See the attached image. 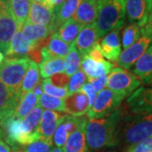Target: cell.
I'll use <instances>...</instances> for the list:
<instances>
[{"mask_svg": "<svg viewBox=\"0 0 152 152\" xmlns=\"http://www.w3.org/2000/svg\"><path fill=\"white\" fill-rule=\"evenodd\" d=\"M124 114V111L118 108L107 117L89 121L86 127L88 149L96 151L118 145V125Z\"/></svg>", "mask_w": 152, "mask_h": 152, "instance_id": "obj_1", "label": "cell"}, {"mask_svg": "<svg viewBox=\"0 0 152 152\" xmlns=\"http://www.w3.org/2000/svg\"><path fill=\"white\" fill-rule=\"evenodd\" d=\"M152 136V114H124L118 125V140L129 147Z\"/></svg>", "mask_w": 152, "mask_h": 152, "instance_id": "obj_2", "label": "cell"}, {"mask_svg": "<svg viewBox=\"0 0 152 152\" xmlns=\"http://www.w3.org/2000/svg\"><path fill=\"white\" fill-rule=\"evenodd\" d=\"M125 16V0L98 1V13L95 24L99 37H103L114 30H120L124 25Z\"/></svg>", "mask_w": 152, "mask_h": 152, "instance_id": "obj_3", "label": "cell"}, {"mask_svg": "<svg viewBox=\"0 0 152 152\" xmlns=\"http://www.w3.org/2000/svg\"><path fill=\"white\" fill-rule=\"evenodd\" d=\"M27 58H4L0 65V80L16 96L21 97V85L27 70Z\"/></svg>", "mask_w": 152, "mask_h": 152, "instance_id": "obj_4", "label": "cell"}, {"mask_svg": "<svg viewBox=\"0 0 152 152\" xmlns=\"http://www.w3.org/2000/svg\"><path fill=\"white\" fill-rule=\"evenodd\" d=\"M141 80L123 68H113L107 76V86L109 90L127 97L141 85Z\"/></svg>", "mask_w": 152, "mask_h": 152, "instance_id": "obj_5", "label": "cell"}, {"mask_svg": "<svg viewBox=\"0 0 152 152\" xmlns=\"http://www.w3.org/2000/svg\"><path fill=\"white\" fill-rule=\"evenodd\" d=\"M124 96L109 89H103L96 97L91 107L87 113L89 119H98L107 117L119 108Z\"/></svg>", "mask_w": 152, "mask_h": 152, "instance_id": "obj_6", "label": "cell"}, {"mask_svg": "<svg viewBox=\"0 0 152 152\" xmlns=\"http://www.w3.org/2000/svg\"><path fill=\"white\" fill-rule=\"evenodd\" d=\"M151 0H125V13L129 23L144 27L151 15Z\"/></svg>", "mask_w": 152, "mask_h": 152, "instance_id": "obj_7", "label": "cell"}, {"mask_svg": "<svg viewBox=\"0 0 152 152\" xmlns=\"http://www.w3.org/2000/svg\"><path fill=\"white\" fill-rule=\"evenodd\" d=\"M151 42L152 41L150 38L142 36L135 43L121 52V54L117 60V64L121 68L128 70L135 64L137 60L143 55Z\"/></svg>", "mask_w": 152, "mask_h": 152, "instance_id": "obj_8", "label": "cell"}, {"mask_svg": "<svg viewBox=\"0 0 152 152\" xmlns=\"http://www.w3.org/2000/svg\"><path fill=\"white\" fill-rule=\"evenodd\" d=\"M127 105L133 113L152 114V86L137 89L127 99Z\"/></svg>", "mask_w": 152, "mask_h": 152, "instance_id": "obj_9", "label": "cell"}, {"mask_svg": "<svg viewBox=\"0 0 152 152\" xmlns=\"http://www.w3.org/2000/svg\"><path fill=\"white\" fill-rule=\"evenodd\" d=\"M7 2V1H6ZM19 29L11 14L8 4L0 14V51L5 53L10 47L11 39Z\"/></svg>", "mask_w": 152, "mask_h": 152, "instance_id": "obj_10", "label": "cell"}, {"mask_svg": "<svg viewBox=\"0 0 152 152\" xmlns=\"http://www.w3.org/2000/svg\"><path fill=\"white\" fill-rule=\"evenodd\" d=\"M2 124L5 130L7 142L13 146L16 144L21 145H27L35 140H37L36 138L28 135L23 131L21 127V119L20 118H10L3 122Z\"/></svg>", "mask_w": 152, "mask_h": 152, "instance_id": "obj_11", "label": "cell"}, {"mask_svg": "<svg viewBox=\"0 0 152 152\" xmlns=\"http://www.w3.org/2000/svg\"><path fill=\"white\" fill-rule=\"evenodd\" d=\"M64 116L65 114L64 115L54 111L45 110L42 113V116L38 128L40 139L53 142V136L60 123L64 119Z\"/></svg>", "mask_w": 152, "mask_h": 152, "instance_id": "obj_12", "label": "cell"}, {"mask_svg": "<svg viewBox=\"0 0 152 152\" xmlns=\"http://www.w3.org/2000/svg\"><path fill=\"white\" fill-rule=\"evenodd\" d=\"M20 100V96L12 92L0 80V124L13 117Z\"/></svg>", "mask_w": 152, "mask_h": 152, "instance_id": "obj_13", "label": "cell"}, {"mask_svg": "<svg viewBox=\"0 0 152 152\" xmlns=\"http://www.w3.org/2000/svg\"><path fill=\"white\" fill-rule=\"evenodd\" d=\"M120 30H114L105 35L99 42L100 51L106 58L110 61H117L121 54Z\"/></svg>", "mask_w": 152, "mask_h": 152, "instance_id": "obj_14", "label": "cell"}, {"mask_svg": "<svg viewBox=\"0 0 152 152\" xmlns=\"http://www.w3.org/2000/svg\"><path fill=\"white\" fill-rule=\"evenodd\" d=\"M99 38L100 37L98 36L97 29L95 23L85 26L82 28L75 42L76 49L78 50L80 56L84 57L87 55L93 46L97 42Z\"/></svg>", "mask_w": 152, "mask_h": 152, "instance_id": "obj_15", "label": "cell"}, {"mask_svg": "<svg viewBox=\"0 0 152 152\" xmlns=\"http://www.w3.org/2000/svg\"><path fill=\"white\" fill-rule=\"evenodd\" d=\"M90 109L86 94L80 91L64 98V113L73 117H82Z\"/></svg>", "mask_w": 152, "mask_h": 152, "instance_id": "obj_16", "label": "cell"}, {"mask_svg": "<svg viewBox=\"0 0 152 152\" xmlns=\"http://www.w3.org/2000/svg\"><path fill=\"white\" fill-rule=\"evenodd\" d=\"M97 13L98 0H81L72 19L85 26L96 22Z\"/></svg>", "mask_w": 152, "mask_h": 152, "instance_id": "obj_17", "label": "cell"}, {"mask_svg": "<svg viewBox=\"0 0 152 152\" xmlns=\"http://www.w3.org/2000/svg\"><path fill=\"white\" fill-rule=\"evenodd\" d=\"M88 123V118L69 136L64 146V152H88V147L86 140V127Z\"/></svg>", "mask_w": 152, "mask_h": 152, "instance_id": "obj_18", "label": "cell"}, {"mask_svg": "<svg viewBox=\"0 0 152 152\" xmlns=\"http://www.w3.org/2000/svg\"><path fill=\"white\" fill-rule=\"evenodd\" d=\"M37 46V44L31 43L30 42L26 41L23 37L20 29H18L11 39L10 47L4 54L8 58H17L18 57L27 56L29 53Z\"/></svg>", "mask_w": 152, "mask_h": 152, "instance_id": "obj_19", "label": "cell"}, {"mask_svg": "<svg viewBox=\"0 0 152 152\" xmlns=\"http://www.w3.org/2000/svg\"><path fill=\"white\" fill-rule=\"evenodd\" d=\"M54 18V11L48 9L43 4L30 1V11L28 15V21L44 26H50Z\"/></svg>", "mask_w": 152, "mask_h": 152, "instance_id": "obj_20", "label": "cell"}, {"mask_svg": "<svg viewBox=\"0 0 152 152\" xmlns=\"http://www.w3.org/2000/svg\"><path fill=\"white\" fill-rule=\"evenodd\" d=\"M81 0H65L60 9L54 13V18L49 27L53 34L55 33L59 27L66 21L72 19L77 10Z\"/></svg>", "mask_w": 152, "mask_h": 152, "instance_id": "obj_21", "label": "cell"}, {"mask_svg": "<svg viewBox=\"0 0 152 152\" xmlns=\"http://www.w3.org/2000/svg\"><path fill=\"white\" fill-rule=\"evenodd\" d=\"M81 67L82 71L86 74L88 79H90L107 75L113 69L114 65L113 64L107 60L102 62H96L87 56H84L82 57Z\"/></svg>", "mask_w": 152, "mask_h": 152, "instance_id": "obj_22", "label": "cell"}, {"mask_svg": "<svg viewBox=\"0 0 152 152\" xmlns=\"http://www.w3.org/2000/svg\"><path fill=\"white\" fill-rule=\"evenodd\" d=\"M23 37L31 43L39 44L43 40L47 39L53 35L51 28L40 25L32 24L31 22H26L20 28Z\"/></svg>", "mask_w": 152, "mask_h": 152, "instance_id": "obj_23", "label": "cell"}, {"mask_svg": "<svg viewBox=\"0 0 152 152\" xmlns=\"http://www.w3.org/2000/svg\"><path fill=\"white\" fill-rule=\"evenodd\" d=\"M133 74L145 84L152 83V44L137 60L133 69Z\"/></svg>", "mask_w": 152, "mask_h": 152, "instance_id": "obj_24", "label": "cell"}, {"mask_svg": "<svg viewBox=\"0 0 152 152\" xmlns=\"http://www.w3.org/2000/svg\"><path fill=\"white\" fill-rule=\"evenodd\" d=\"M70 50V46L62 41L55 33H53L49 40L47 47L42 48V55L43 60L51 58H64Z\"/></svg>", "mask_w": 152, "mask_h": 152, "instance_id": "obj_25", "label": "cell"}, {"mask_svg": "<svg viewBox=\"0 0 152 152\" xmlns=\"http://www.w3.org/2000/svg\"><path fill=\"white\" fill-rule=\"evenodd\" d=\"M43 109L37 104L29 113L21 119V127L23 131L28 134L36 138L37 140L40 139V134L38 133V128L42 116Z\"/></svg>", "mask_w": 152, "mask_h": 152, "instance_id": "obj_26", "label": "cell"}, {"mask_svg": "<svg viewBox=\"0 0 152 152\" xmlns=\"http://www.w3.org/2000/svg\"><path fill=\"white\" fill-rule=\"evenodd\" d=\"M14 19L15 20L18 27L27 21L30 11V0H6Z\"/></svg>", "mask_w": 152, "mask_h": 152, "instance_id": "obj_27", "label": "cell"}, {"mask_svg": "<svg viewBox=\"0 0 152 152\" xmlns=\"http://www.w3.org/2000/svg\"><path fill=\"white\" fill-rule=\"evenodd\" d=\"M83 27L84 26H82L81 24L75 21L73 19H70L64 24H63L55 34L62 41L70 46L71 44L75 42L76 38Z\"/></svg>", "mask_w": 152, "mask_h": 152, "instance_id": "obj_28", "label": "cell"}, {"mask_svg": "<svg viewBox=\"0 0 152 152\" xmlns=\"http://www.w3.org/2000/svg\"><path fill=\"white\" fill-rule=\"evenodd\" d=\"M39 102V97L33 91H29L21 96L20 102L12 118L22 119L32 110Z\"/></svg>", "mask_w": 152, "mask_h": 152, "instance_id": "obj_29", "label": "cell"}, {"mask_svg": "<svg viewBox=\"0 0 152 152\" xmlns=\"http://www.w3.org/2000/svg\"><path fill=\"white\" fill-rule=\"evenodd\" d=\"M40 81V71L37 64L31 61L26 75L24 76L21 85V96L25 95L29 91H32L35 86Z\"/></svg>", "mask_w": 152, "mask_h": 152, "instance_id": "obj_30", "label": "cell"}, {"mask_svg": "<svg viewBox=\"0 0 152 152\" xmlns=\"http://www.w3.org/2000/svg\"><path fill=\"white\" fill-rule=\"evenodd\" d=\"M38 67L41 76L48 79L64 70V60L61 58H51L43 60Z\"/></svg>", "mask_w": 152, "mask_h": 152, "instance_id": "obj_31", "label": "cell"}, {"mask_svg": "<svg viewBox=\"0 0 152 152\" xmlns=\"http://www.w3.org/2000/svg\"><path fill=\"white\" fill-rule=\"evenodd\" d=\"M80 64H81V56L79 53L78 50L76 49L75 43L74 42L70 45V50L64 60L65 74H67L69 77L75 75L76 72L80 70Z\"/></svg>", "mask_w": 152, "mask_h": 152, "instance_id": "obj_32", "label": "cell"}, {"mask_svg": "<svg viewBox=\"0 0 152 152\" xmlns=\"http://www.w3.org/2000/svg\"><path fill=\"white\" fill-rule=\"evenodd\" d=\"M141 27L136 23H129L126 26L122 34V45L124 49L134 44L140 38Z\"/></svg>", "mask_w": 152, "mask_h": 152, "instance_id": "obj_33", "label": "cell"}, {"mask_svg": "<svg viewBox=\"0 0 152 152\" xmlns=\"http://www.w3.org/2000/svg\"><path fill=\"white\" fill-rule=\"evenodd\" d=\"M38 104L45 109L50 111L64 112V99L51 96L46 93H42L39 97Z\"/></svg>", "mask_w": 152, "mask_h": 152, "instance_id": "obj_34", "label": "cell"}, {"mask_svg": "<svg viewBox=\"0 0 152 152\" xmlns=\"http://www.w3.org/2000/svg\"><path fill=\"white\" fill-rule=\"evenodd\" d=\"M86 75L83 71L79 70L78 72H76L75 75H72L69 80V83L67 88L69 91V95L80 91L81 90L82 86L86 84Z\"/></svg>", "mask_w": 152, "mask_h": 152, "instance_id": "obj_35", "label": "cell"}, {"mask_svg": "<svg viewBox=\"0 0 152 152\" xmlns=\"http://www.w3.org/2000/svg\"><path fill=\"white\" fill-rule=\"evenodd\" d=\"M42 89L44 93L48 94L51 96L64 99L69 96V91L67 88H59L55 86L48 80V79H45L42 81Z\"/></svg>", "mask_w": 152, "mask_h": 152, "instance_id": "obj_36", "label": "cell"}, {"mask_svg": "<svg viewBox=\"0 0 152 152\" xmlns=\"http://www.w3.org/2000/svg\"><path fill=\"white\" fill-rule=\"evenodd\" d=\"M53 149V142L39 139L27 145L25 148V152H50Z\"/></svg>", "mask_w": 152, "mask_h": 152, "instance_id": "obj_37", "label": "cell"}, {"mask_svg": "<svg viewBox=\"0 0 152 152\" xmlns=\"http://www.w3.org/2000/svg\"><path fill=\"white\" fill-rule=\"evenodd\" d=\"M69 136V134L68 133L65 126L62 121L60 123V124L58 125V127L57 128L53 136V143L57 147L62 148L63 146H64Z\"/></svg>", "mask_w": 152, "mask_h": 152, "instance_id": "obj_38", "label": "cell"}, {"mask_svg": "<svg viewBox=\"0 0 152 152\" xmlns=\"http://www.w3.org/2000/svg\"><path fill=\"white\" fill-rule=\"evenodd\" d=\"M69 80H70V77L67 74L63 73V72L56 74L48 78V80L52 85L57 87H59V88H68Z\"/></svg>", "mask_w": 152, "mask_h": 152, "instance_id": "obj_39", "label": "cell"}, {"mask_svg": "<svg viewBox=\"0 0 152 152\" xmlns=\"http://www.w3.org/2000/svg\"><path fill=\"white\" fill-rule=\"evenodd\" d=\"M125 152H152V136L136 145H131Z\"/></svg>", "mask_w": 152, "mask_h": 152, "instance_id": "obj_40", "label": "cell"}, {"mask_svg": "<svg viewBox=\"0 0 152 152\" xmlns=\"http://www.w3.org/2000/svg\"><path fill=\"white\" fill-rule=\"evenodd\" d=\"M89 83L92 86L96 92L100 93L107 86V75H103L98 78H90L88 79Z\"/></svg>", "mask_w": 152, "mask_h": 152, "instance_id": "obj_41", "label": "cell"}, {"mask_svg": "<svg viewBox=\"0 0 152 152\" xmlns=\"http://www.w3.org/2000/svg\"><path fill=\"white\" fill-rule=\"evenodd\" d=\"M81 91L86 94V96H87V99H88V102H89V107L90 108L91 107V106L94 103V101L96 99V91L94 90V88L92 87V86L90 84V83H86L83 86H82Z\"/></svg>", "mask_w": 152, "mask_h": 152, "instance_id": "obj_42", "label": "cell"}, {"mask_svg": "<svg viewBox=\"0 0 152 152\" xmlns=\"http://www.w3.org/2000/svg\"><path fill=\"white\" fill-rule=\"evenodd\" d=\"M86 56H87L88 58H90L91 59L96 61V62H102V61L105 60L102 54V53H101V51H100L99 42H97L93 46L92 48L89 51V53Z\"/></svg>", "mask_w": 152, "mask_h": 152, "instance_id": "obj_43", "label": "cell"}, {"mask_svg": "<svg viewBox=\"0 0 152 152\" xmlns=\"http://www.w3.org/2000/svg\"><path fill=\"white\" fill-rule=\"evenodd\" d=\"M28 56L31 58L30 60L35 62L36 64L37 63L41 64L43 61V58H42V48H40L38 45L29 53Z\"/></svg>", "mask_w": 152, "mask_h": 152, "instance_id": "obj_44", "label": "cell"}, {"mask_svg": "<svg viewBox=\"0 0 152 152\" xmlns=\"http://www.w3.org/2000/svg\"><path fill=\"white\" fill-rule=\"evenodd\" d=\"M141 35L152 41V19H149L145 26L141 28Z\"/></svg>", "mask_w": 152, "mask_h": 152, "instance_id": "obj_45", "label": "cell"}, {"mask_svg": "<svg viewBox=\"0 0 152 152\" xmlns=\"http://www.w3.org/2000/svg\"><path fill=\"white\" fill-rule=\"evenodd\" d=\"M64 1L65 0H48L50 4L53 6V8L54 9V13L59 10L60 7L64 3Z\"/></svg>", "mask_w": 152, "mask_h": 152, "instance_id": "obj_46", "label": "cell"}, {"mask_svg": "<svg viewBox=\"0 0 152 152\" xmlns=\"http://www.w3.org/2000/svg\"><path fill=\"white\" fill-rule=\"evenodd\" d=\"M42 91H43V89H42V81H40L38 82L37 85L35 86V88H34V90H33L32 91L34 92V94L37 96H38V97H40L41 96V95L42 94Z\"/></svg>", "mask_w": 152, "mask_h": 152, "instance_id": "obj_47", "label": "cell"}, {"mask_svg": "<svg viewBox=\"0 0 152 152\" xmlns=\"http://www.w3.org/2000/svg\"><path fill=\"white\" fill-rule=\"evenodd\" d=\"M11 149L8 144L0 140V152H10Z\"/></svg>", "mask_w": 152, "mask_h": 152, "instance_id": "obj_48", "label": "cell"}, {"mask_svg": "<svg viewBox=\"0 0 152 152\" xmlns=\"http://www.w3.org/2000/svg\"><path fill=\"white\" fill-rule=\"evenodd\" d=\"M30 1H33V2H36L38 4H43L46 7H48V9L52 10L54 11V9L53 8V6L50 4V3L48 2V0H30Z\"/></svg>", "mask_w": 152, "mask_h": 152, "instance_id": "obj_49", "label": "cell"}, {"mask_svg": "<svg viewBox=\"0 0 152 152\" xmlns=\"http://www.w3.org/2000/svg\"><path fill=\"white\" fill-rule=\"evenodd\" d=\"M6 4H7L6 0H0V14L3 10V9L4 8V6L6 5Z\"/></svg>", "mask_w": 152, "mask_h": 152, "instance_id": "obj_50", "label": "cell"}, {"mask_svg": "<svg viewBox=\"0 0 152 152\" xmlns=\"http://www.w3.org/2000/svg\"><path fill=\"white\" fill-rule=\"evenodd\" d=\"M50 152H64L63 149L62 148H58V147H55V148H53L52 151Z\"/></svg>", "mask_w": 152, "mask_h": 152, "instance_id": "obj_51", "label": "cell"}, {"mask_svg": "<svg viewBox=\"0 0 152 152\" xmlns=\"http://www.w3.org/2000/svg\"><path fill=\"white\" fill-rule=\"evenodd\" d=\"M4 54L3 53L0 52V65H1V64L4 62Z\"/></svg>", "mask_w": 152, "mask_h": 152, "instance_id": "obj_52", "label": "cell"}, {"mask_svg": "<svg viewBox=\"0 0 152 152\" xmlns=\"http://www.w3.org/2000/svg\"><path fill=\"white\" fill-rule=\"evenodd\" d=\"M149 19H152V9H151V15H150V17H149Z\"/></svg>", "mask_w": 152, "mask_h": 152, "instance_id": "obj_53", "label": "cell"}, {"mask_svg": "<svg viewBox=\"0 0 152 152\" xmlns=\"http://www.w3.org/2000/svg\"><path fill=\"white\" fill-rule=\"evenodd\" d=\"M14 152H25L24 151H20V150H18V151H15Z\"/></svg>", "mask_w": 152, "mask_h": 152, "instance_id": "obj_54", "label": "cell"}, {"mask_svg": "<svg viewBox=\"0 0 152 152\" xmlns=\"http://www.w3.org/2000/svg\"><path fill=\"white\" fill-rule=\"evenodd\" d=\"M1 137H2V132L0 130V140H1Z\"/></svg>", "mask_w": 152, "mask_h": 152, "instance_id": "obj_55", "label": "cell"}, {"mask_svg": "<svg viewBox=\"0 0 152 152\" xmlns=\"http://www.w3.org/2000/svg\"><path fill=\"white\" fill-rule=\"evenodd\" d=\"M98 1H102V0H98Z\"/></svg>", "mask_w": 152, "mask_h": 152, "instance_id": "obj_56", "label": "cell"}, {"mask_svg": "<svg viewBox=\"0 0 152 152\" xmlns=\"http://www.w3.org/2000/svg\"><path fill=\"white\" fill-rule=\"evenodd\" d=\"M151 1H152V0H151Z\"/></svg>", "mask_w": 152, "mask_h": 152, "instance_id": "obj_57", "label": "cell"}]
</instances>
